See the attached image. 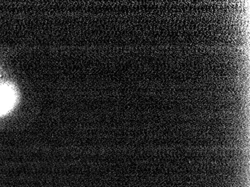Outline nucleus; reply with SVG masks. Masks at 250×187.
<instances>
[{
  "mask_svg": "<svg viewBox=\"0 0 250 187\" xmlns=\"http://www.w3.org/2000/svg\"><path fill=\"white\" fill-rule=\"evenodd\" d=\"M15 102V91L7 85L0 86V115L6 113Z\"/></svg>",
  "mask_w": 250,
  "mask_h": 187,
  "instance_id": "nucleus-1",
  "label": "nucleus"
}]
</instances>
